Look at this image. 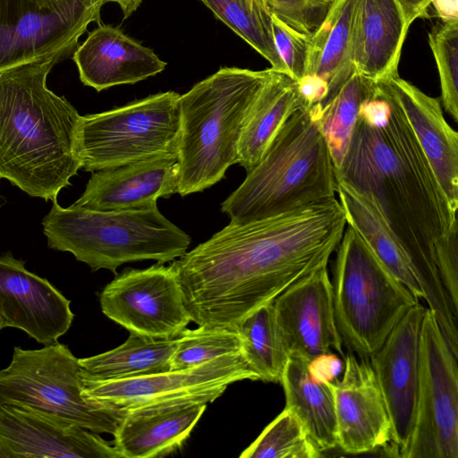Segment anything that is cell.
I'll return each instance as SVG.
<instances>
[{"label":"cell","instance_id":"1f68e13d","mask_svg":"<svg viewBox=\"0 0 458 458\" xmlns=\"http://www.w3.org/2000/svg\"><path fill=\"white\" fill-rule=\"evenodd\" d=\"M321 452L290 410L284 411L239 455L240 458H318Z\"/></svg>","mask_w":458,"mask_h":458},{"label":"cell","instance_id":"484cf974","mask_svg":"<svg viewBox=\"0 0 458 458\" xmlns=\"http://www.w3.org/2000/svg\"><path fill=\"white\" fill-rule=\"evenodd\" d=\"M357 4L358 0H335L318 29L310 36L305 74L327 82L325 106L355 72L352 47Z\"/></svg>","mask_w":458,"mask_h":458},{"label":"cell","instance_id":"d4e9b609","mask_svg":"<svg viewBox=\"0 0 458 458\" xmlns=\"http://www.w3.org/2000/svg\"><path fill=\"white\" fill-rule=\"evenodd\" d=\"M280 383L285 407L301 421L309 437L320 452L337 445L336 417L332 381L317 380L310 370V360L290 355Z\"/></svg>","mask_w":458,"mask_h":458},{"label":"cell","instance_id":"d590c367","mask_svg":"<svg viewBox=\"0 0 458 458\" xmlns=\"http://www.w3.org/2000/svg\"><path fill=\"white\" fill-rule=\"evenodd\" d=\"M271 20L276 48L287 75L297 81L305 74L310 36L291 28L273 14Z\"/></svg>","mask_w":458,"mask_h":458},{"label":"cell","instance_id":"52a82bcc","mask_svg":"<svg viewBox=\"0 0 458 458\" xmlns=\"http://www.w3.org/2000/svg\"><path fill=\"white\" fill-rule=\"evenodd\" d=\"M335 251L331 283L336 327L349 350L368 358L419 300L352 226L346 225Z\"/></svg>","mask_w":458,"mask_h":458},{"label":"cell","instance_id":"b9f144b4","mask_svg":"<svg viewBox=\"0 0 458 458\" xmlns=\"http://www.w3.org/2000/svg\"><path fill=\"white\" fill-rule=\"evenodd\" d=\"M0 179H1V176H0Z\"/></svg>","mask_w":458,"mask_h":458},{"label":"cell","instance_id":"8992f818","mask_svg":"<svg viewBox=\"0 0 458 458\" xmlns=\"http://www.w3.org/2000/svg\"><path fill=\"white\" fill-rule=\"evenodd\" d=\"M43 218L50 249L72 253L92 271L116 268L128 262L174 261L191 244V237L170 222L157 205L136 209L97 211L75 205L62 208L57 199Z\"/></svg>","mask_w":458,"mask_h":458},{"label":"cell","instance_id":"3957f363","mask_svg":"<svg viewBox=\"0 0 458 458\" xmlns=\"http://www.w3.org/2000/svg\"><path fill=\"white\" fill-rule=\"evenodd\" d=\"M63 49L0 72V176L30 197L57 199L81 169L75 107L47 86Z\"/></svg>","mask_w":458,"mask_h":458},{"label":"cell","instance_id":"ffe728a7","mask_svg":"<svg viewBox=\"0 0 458 458\" xmlns=\"http://www.w3.org/2000/svg\"><path fill=\"white\" fill-rule=\"evenodd\" d=\"M401 107L451 207L458 210V134L440 101L398 73L380 80Z\"/></svg>","mask_w":458,"mask_h":458},{"label":"cell","instance_id":"44dd1931","mask_svg":"<svg viewBox=\"0 0 458 458\" xmlns=\"http://www.w3.org/2000/svg\"><path fill=\"white\" fill-rule=\"evenodd\" d=\"M81 82L101 91L134 84L164 71L166 63L120 29L98 23L72 54Z\"/></svg>","mask_w":458,"mask_h":458},{"label":"cell","instance_id":"f35d334b","mask_svg":"<svg viewBox=\"0 0 458 458\" xmlns=\"http://www.w3.org/2000/svg\"><path fill=\"white\" fill-rule=\"evenodd\" d=\"M430 4L443 21L458 20V0H431Z\"/></svg>","mask_w":458,"mask_h":458},{"label":"cell","instance_id":"83f0119b","mask_svg":"<svg viewBox=\"0 0 458 458\" xmlns=\"http://www.w3.org/2000/svg\"><path fill=\"white\" fill-rule=\"evenodd\" d=\"M176 337L154 339L130 333L121 345L106 352L79 359L80 375L95 380H113L170 370Z\"/></svg>","mask_w":458,"mask_h":458},{"label":"cell","instance_id":"30bf717a","mask_svg":"<svg viewBox=\"0 0 458 458\" xmlns=\"http://www.w3.org/2000/svg\"><path fill=\"white\" fill-rule=\"evenodd\" d=\"M403 458H458V367L433 312L420 335L416 417Z\"/></svg>","mask_w":458,"mask_h":458},{"label":"cell","instance_id":"9c48e42d","mask_svg":"<svg viewBox=\"0 0 458 458\" xmlns=\"http://www.w3.org/2000/svg\"><path fill=\"white\" fill-rule=\"evenodd\" d=\"M81 365L65 344L15 346L0 370V403L22 404L92 432L114 435L127 411L90 403L82 396Z\"/></svg>","mask_w":458,"mask_h":458},{"label":"cell","instance_id":"4fadbf2b","mask_svg":"<svg viewBox=\"0 0 458 458\" xmlns=\"http://www.w3.org/2000/svg\"><path fill=\"white\" fill-rule=\"evenodd\" d=\"M103 314L130 333L172 339L192 322L172 264L128 267L99 294Z\"/></svg>","mask_w":458,"mask_h":458},{"label":"cell","instance_id":"ac0fdd59","mask_svg":"<svg viewBox=\"0 0 458 458\" xmlns=\"http://www.w3.org/2000/svg\"><path fill=\"white\" fill-rule=\"evenodd\" d=\"M350 351L344 374L332 382L337 445L359 454L386 447L391 441V422L369 360Z\"/></svg>","mask_w":458,"mask_h":458},{"label":"cell","instance_id":"603a6c76","mask_svg":"<svg viewBox=\"0 0 458 458\" xmlns=\"http://www.w3.org/2000/svg\"><path fill=\"white\" fill-rule=\"evenodd\" d=\"M409 28L396 0H358L352 47L355 72L374 81L397 74Z\"/></svg>","mask_w":458,"mask_h":458},{"label":"cell","instance_id":"2e32d148","mask_svg":"<svg viewBox=\"0 0 458 458\" xmlns=\"http://www.w3.org/2000/svg\"><path fill=\"white\" fill-rule=\"evenodd\" d=\"M273 305L289 356L300 355L310 361L336 352L344 357L327 265L293 284Z\"/></svg>","mask_w":458,"mask_h":458},{"label":"cell","instance_id":"e0dca14e","mask_svg":"<svg viewBox=\"0 0 458 458\" xmlns=\"http://www.w3.org/2000/svg\"><path fill=\"white\" fill-rule=\"evenodd\" d=\"M11 252L0 256V318L43 345L71 327V301L47 279L26 269Z\"/></svg>","mask_w":458,"mask_h":458},{"label":"cell","instance_id":"e575fe53","mask_svg":"<svg viewBox=\"0 0 458 458\" xmlns=\"http://www.w3.org/2000/svg\"><path fill=\"white\" fill-rule=\"evenodd\" d=\"M271 14L299 32L311 36L335 0H264Z\"/></svg>","mask_w":458,"mask_h":458},{"label":"cell","instance_id":"8fae6325","mask_svg":"<svg viewBox=\"0 0 458 458\" xmlns=\"http://www.w3.org/2000/svg\"><path fill=\"white\" fill-rule=\"evenodd\" d=\"M80 377L85 400L125 411L181 402L208 403L221 396L231 384L259 380L241 351L185 369L113 380Z\"/></svg>","mask_w":458,"mask_h":458},{"label":"cell","instance_id":"ba28073f","mask_svg":"<svg viewBox=\"0 0 458 458\" xmlns=\"http://www.w3.org/2000/svg\"><path fill=\"white\" fill-rule=\"evenodd\" d=\"M180 95L159 92L99 114L81 116V169L96 172L157 157H177Z\"/></svg>","mask_w":458,"mask_h":458},{"label":"cell","instance_id":"836d02e7","mask_svg":"<svg viewBox=\"0 0 458 458\" xmlns=\"http://www.w3.org/2000/svg\"><path fill=\"white\" fill-rule=\"evenodd\" d=\"M436 61L445 111L458 120V20L443 21L428 34Z\"/></svg>","mask_w":458,"mask_h":458},{"label":"cell","instance_id":"277c9868","mask_svg":"<svg viewBox=\"0 0 458 458\" xmlns=\"http://www.w3.org/2000/svg\"><path fill=\"white\" fill-rule=\"evenodd\" d=\"M331 154L309 109L294 112L260 162L221 204L233 224L260 220L335 198Z\"/></svg>","mask_w":458,"mask_h":458},{"label":"cell","instance_id":"d6986e66","mask_svg":"<svg viewBox=\"0 0 458 458\" xmlns=\"http://www.w3.org/2000/svg\"><path fill=\"white\" fill-rule=\"evenodd\" d=\"M177 157H157L93 172L73 203L97 211L143 208L178 192Z\"/></svg>","mask_w":458,"mask_h":458},{"label":"cell","instance_id":"74e56055","mask_svg":"<svg viewBox=\"0 0 458 458\" xmlns=\"http://www.w3.org/2000/svg\"><path fill=\"white\" fill-rule=\"evenodd\" d=\"M396 2L409 27L416 19L427 16L431 4V0H396Z\"/></svg>","mask_w":458,"mask_h":458},{"label":"cell","instance_id":"4316f807","mask_svg":"<svg viewBox=\"0 0 458 458\" xmlns=\"http://www.w3.org/2000/svg\"><path fill=\"white\" fill-rule=\"evenodd\" d=\"M338 200L346 224L352 226L388 271L419 300L425 301L423 289L409 259L375 205L344 182H337Z\"/></svg>","mask_w":458,"mask_h":458},{"label":"cell","instance_id":"7402d4cb","mask_svg":"<svg viewBox=\"0 0 458 458\" xmlns=\"http://www.w3.org/2000/svg\"><path fill=\"white\" fill-rule=\"evenodd\" d=\"M200 402H181L128 411L114 434L121 458L163 457L181 448L206 411Z\"/></svg>","mask_w":458,"mask_h":458},{"label":"cell","instance_id":"60d3db41","mask_svg":"<svg viewBox=\"0 0 458 458\" xmlns=\"http://www.w3.org/2000/svg\"><path fill=\"white\" fill-rule=\"evenodd\" d=\"M4 327H5V324H4V320L0 318V331H1L3 328H4Z\"/></svg>","mask_w":458,"mask_h":458},{"label":"cell","instance_id":"7a4b0ae2","mask_svg":"<svg viewBox=\"0 0 458 458\" xmlns=\"http://www.w3.org/2000/svg\"><path fill=\"white\" fill-rule=\"evenodd\" d=\"M346 225L336 198L260 220L230 223L171 263L191 321L236 331L258 308L327 265Z\"/></svg>","mask_w":458,"mask_h":458},{"label":"cell","instance_id":"9a60e30c","mask_svg":"<svg viewBox=\"0 0 458 458\" xmlns=\"http://www.w3.org/2000/svg\"><path fill=\"white\" fill-rule=\"evenodd\" d=\"M121 458L98 433L22 404L0 403V458Z\"/></svg>","mask_w":458,"mask_h":458},{"label":"cell","instance_id":"f546056e","mask_svg":"<svg viewBox=\"0 0 458 458\" xmlns=\"http://www.w3.org/2000/svg\"><path fill=\"white\" fill-rule=\"evenodd\" d=\"M376 90V81L355 72L323 108L319 128L328 146L335 171L348 151L361 104Z\"/></svg>","mask_w":458,"mask_h":458},{"label":"cell","instance_id":"6da1fadb","mask_svg":"<svg viewBox=\"0 0 458 458\" xmlns=\"http://www.w3.org/2000/svg\"><path fill=\"white\" fill-rule=\"evenodd\" d=\"M388 122L358 119L346 156L335 171L368 198L402 248L450 349L458 351V219L398 103Z\"/></svg>","mask_w":458,"mask_h":458},{"label":"cell","instance_id":"4dcf8cb0","mask_svg":"<svg viewBox=\"0 0 458 458\" xmlns=\"http://www.w3.org/2000/svg\"><path fill=\"white\" fill-rule=\"evenodd\" d=\"M199 1L267 59L273 70L286 73L285 65L276 48L271 13L264 0Z\"/></svg>","mask_w":458,"mask_h":458},{"label":"cell","instance_id":"d6a6232c","mask_svg":"<svg viewBox=\"0 0 458 458\" xmlns=\"http://www.w3.org/2000/svg\"><path fill=\"white\" fill-rule=\"evenodd\" d=\"M176 348L170 360V370L190 369L213 359L241 351L237 331L205 327L185 328L176 337Z\"/></svg>","mask_w":458,"mask_h":458},{"label":"cell","instance_id":"f1b7e54d","mask_svg":"<svg viewBox=\"0 0 458 458\" xmlns=\"http://www.w3.org/2000/svg\"><path fill=\"white\" fill-rule=\"evenodd\" d=\"M241 352L259 380L278 383L289 358L273 302L258 308L236 328Z\"/></svg>","mask_w":458,"mask_h":458},{"label":"cell","instance_id":"5bb4252c","mask_svg":"<svg viewBox=\"0 0 458 458\" xmlns=\"http://www.w3.org/2000/svg\"><path fill=\"white\" fill-rule=\"evenodd\" d=\"M426 309L418 302L395 325L370 358L391 422L392 449L400 456L415 422L420 335Z\"/></svg>","mask_w":458,"mask_h":458},{"label":"cell","instance_id":"8d00e7d4","mask_svg":"<svg viewBox=\"0 0 458 458\" xmlns=\"http://www.w3.org/2000/svg\"><path fill=\"white\" fill-rule=\"evenodd\" d=\"M339 369V360L331 353L320 355L310 361V373L315 379L319 381H331Z\"/></svg>","mask_w":458,"mask_h":458},{"label":"cell","instance_id":"cb8c5ba5","mask_svg":"<svg viewBox=\"0 0 458 458\" xmlns=\"http://www.w3.org/2000/svg\"><path fill=\"white\" fill-rule=\"evenodd\" d=\"M301 108L305 106L297 81L271 68L247 113L239 140L237 164L246 173L260 162L283 125Z\"/></svg>","mask_w":458,"mask_h":458},{"label":"cell","instance_id":"7c38bea8","mask_svg":"<svg viewBox=\"0 0 458 458\" xmlns=\"http://www.w3.org/2000/svg\"><path fill=\"white\" fill-rule=\"evenodd\" d=\"M102 0H0V72L76 49Z\"/></svg>","mask_w":458,"mask_h":458},{"label":"cell","instance_id":"5b68a950","mask_svg":"<svg viewBox=\"0 0 458 458\" xmlns=\"http://www.w3.org/2000/svg\"><path fill=\"white\" fill-rule=\"evenodd\" d=\"M270 72L224 67L180 95L181 196L213 186L237 163L245 117Z\"/></svg>","mask_w":458,"mask_h":458},{"label":"cell","instance_id":"ab89813d","mask_svg":"<svg viewBox=\"0 0 458 458\" xmlns=\"http://www.w3.org/2000/svg\"><path fill=\"white\" fill-rule=\"evenodd\" d=\"M105 4L107 2H114L122 9L123 18L131 16L140 5L142 0H102Z\"/></svg>","mask_w":458,"mask_h":458}]
</instances>
